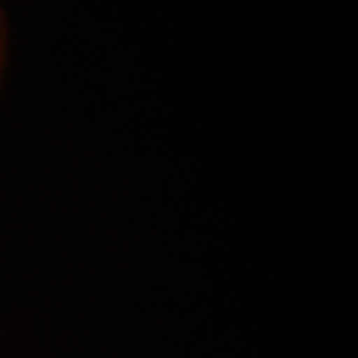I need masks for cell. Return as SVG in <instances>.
<instances>
[{
	"label": "cell",
	"instance_id": "cell-1",
	"mask_svg": "<svg viewBox=\"0 0 358 358\" xmlns=\"http://www.w3.org/2000/svg\"><path fill=\"white\" fill-rule=\"evenodd\" d=\"M9 48H13V30H9L6 9L0 6V87H3V81H6V69H9Z\"/></svg>",
	"mask_w": 358,
	"mask_h": 358
}]
</instances>
